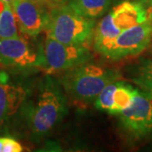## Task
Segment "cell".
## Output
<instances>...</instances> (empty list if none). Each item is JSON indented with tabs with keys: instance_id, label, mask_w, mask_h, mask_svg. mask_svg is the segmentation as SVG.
<instances>
[{
	"instance_id": "1",
	"label": "cell",
	"mask_w": 152,
	"mask_h": 152,
	"mask_svg": "<svg viewBox=\"0 0 152 152\" xmlns=\"http://www.w3.org/2000/svg\"><path fill=\"white\" fill-rule=\"evenodd\" d=\"M67 114V100L59 86L47 78L39 90L35 102L28 107V124L35 135L43 136Z\"/></svg>"
},
{
	"instance_id": "2",
	"label": "cell",
	"mask_w": 152,
	"mask_h": 152,
	"mask_svg": "<svg viewBox=\"0 0 152 152\" xmlns=\"http://www.w3.org/2000/svg\"><path fill=\"white\" fill-rule=\"evenodd\" d=\"M148 18V13L141 3L125 1L114 7L95 28L93 38L96 51L102 53L118 35Z\"/></svg>"
},
{
	"instance_id": "3",
	"label": "cell",
	"mask_w": 152,
	"mask_h": 152,
	"mask_svg": "<svg viewBox=\"0 0 152 152\" xmlns=\"http://www.w3.org/2000/svg\"><path fill=\"white\" fill-rule=\"evenodd\" d=\"M118 75L113 70L95 64H82L71 69L62 79V85L71 98L82 102L96 100L108 84Z\"/></svg>"
},
{
	"instance_id": "4",
	"label": "cell",
	"mask_w": 152,
	"mask_h": 152,
	"mask_svg": "<svg viewBox=\"0 0 152 152\" xmlns=\"http://www.w3.org/2000/svg\"><path fill=\"white\" fill-rule=\"evenodd\" d=\"M48 36L60 42L85 45L94 37L95 20L79 15L69 5L52 11L47 24Z\"/></svg>"
},
{
	"instance_id": "5",
	"label": "cell",
	"mask_w": 152,
	"mask_h": 152,
	"mask_svg": "<svg viewBox=\"0 0 152 152\" xmlns=\"http://www.w3.org/2000/svg\"><path fill=\"white\" fill-rule=\"evenodd\" d=\"M152 42V16L118 35L101 54L118 60L140 54Z\"/></svg>"
},
{
	"instance_id": "6",
	"label": "cell",
	"mask_w": 152,
	"mask_h": 152,
	"mask_svg": "<svg viewBox=\"0 0 152 152\" xmlns=\"http://www.w3.org/2000/svg\"><path fill=\"white\" fill-rule=\"evenodd\" d=\"M44 64L49 73L66 70L86 64L92 54L84 45L60 42L48 36L43 47Z\"/></svg>"
},
{
	"instance_id": "7",
	"label": "cell",
	"mask_w": 152,
	"mask_h": 152,
	"mask_svg": "<svg viewBox=\"0 0 152 152\" xmlns=\"http://www.w3.org/2000/svg\"><path fill=\"white\" fill-rule=\"evenodd\" d=\"M125 130L136 139L152 134V98L148 94H135L131 105L119 113Z\"/></svg>"
},
{
	"instance_id": "8",
	"label": "cell",
	"mask_w": 152,
	"mask_h": 152,
	"mask_svg": "<svg viewBox=\"0 0 152 152\" xmlns=\"http://www.w3.org/2000/svg\"><path fill=\"white\" fill-rule=\"evenodd\" d=\"M0 63L16 67H31L44 64L43 48L36 51L20 37L0 39Z\"/></svg>"
},
{
	"instance_id": "9",
	"label": "cell",
	"mask_w": 152,
	"mask_h": 152,
	"mask_svg": "<svg viewBox=\"0 0 152 152\" xmlns=\"http://www.w3.org/2000/svg\"><path fill=\"white\" fill-rule=\"evenodd\" d=\"M37 0H15L12 9L16 17L17 24L22 33L36 37L47 26L49 15Z\"/></svg>"
},
{
	"instance_id": "10",
	"label": "cell",
	"mask_w": 152,
	"mask_h": 152,
	"mask_svg": "<svg viewBox=\"0 0 152 152\" xmlns=\"http://www.w3.org/2000/svg\"><path fill=\"white\" fill-rule=\"evenodd\" d=\"M26 96L22 87L9 85L4 75H0V126L16 113Z\"/></svg>"
},
{
	"instance_id": "11",
	"label": "cell",
	"mask_w": 152,
	"mask_h": 152,
	"mask_svg": "<svg viewBox=\"0 0 152 152\" xmlns=\"http://www.w3.org/2000/svg\"><path fill=\"white\" fill-rule=\"evenodd\" d=\"M111 0H70L69 5L82 16L95 19L108 9Z\"/></svg>"
},
{
	"instance_id": "12",
	"label": "cell",
	"mask_w": 152,
	"mask_h": 152,
	"mask_svg": "<svg viewBox=\"0 0 152 152\" xmlns=\"http://www.w3.org/2000/svg\"><path fill=\"white\" fill-rule=\"evenodd\" d=\"M137 91V90L124 82H118V86L113 94V104L109 113L119 114L128 108L132 103Z\"/></svg>"
},
{
	"instance_id": "13",
	"label": "cell",
	"mask_w": 152,
	"mask_h": 152,
	"mask_svg": "<svg viewBox=\"0 0 152 152\" xmlns=\"http://www.w3.org/2000/svg\"><path fill=\"white\" fill-rule=\"evenodd\" d=\"M17 20L12 7L5 4L0 14V39L18 37Z\"/></svg>"
},
{
	"instance_id": "14",
	"label": "cell",
	"mask_w": 152,
	"mask_h": 152,
	"mask_svg": "<svg viewBox=\"0 0 152 152\" xmlns=\"http://www.w3.org/2000/svg\"><path fill=\"white\" fill-rule=\"evenodd\" d=\"M118 82H112L104 88L95 100L96 107L101 111L110 113L113 104V94Z\"/></svg>"
},
{
	"instance_id": "15",
	"label": "cell",
	"mask_w": 152,
	"mask_h": 152,
	"mask_svg": "<svg viewBox=\"0 0 152 152\" xmlns=\"http://www.w3.org/2000/svg\"><path fill=\"white\" fill-rule=\"evenodd\" d=\"M134 81L152 95V60L144 63L138 69Z\"/></svg>"
},
{
	"instance_id": "16",
	"label": "cell",
	"mask_w": 152,
	"mask_h": 152,
	"mask_svg": "<svg viewBox=\"0 0 152 152\" xmlns=\"http://www.w3.org/2000/svg\"><path fill=\"white\" fill-rule=\"evenodd\" d=\"M23 151L22 145L14 139L0 138V152H20Z\"/></svg>"
},
{
	"instance_id": "17",
	"label": "cell",
	"mask_w": 152,
	"mask_h": 152,
	"mask_svg": "<svg viewBox=\"0 0 152 152\" xmlns=\"http://www.w3.org/2000/svg\"><path fill=\"white\" fill-rule=\"evenodd\" d=\"M145 8L148 15L152 16V0H143V3H141Z\"/></svg>"
},
{
	"instance_id": "18",
	"label": "cell",
	"mask_w": 152,
	"mask_h": 152,
	"mask_svg": "<svg viewBox=\"0 0 152 152\" xmlns=\"http://www.w3.org/2000/svg\"><path fill=\"white\" fill-rule=\"evenodd\" d=\"M2 2H4V4H9V5H10L12 7L13 5V4H14V2L15 1V0H1Z\"/></svg>"
},
{
	"instance_id": "19",
	"label": "cell",
	"mask_w": 152,
	"mask_h": 152,
	"mask_svg": "<svg viewBox=\"0 0 152 152\" xmlns=\"http://www.w3.org/2000/svg\"><path fill=\"white\" fill-rule=\"evenodd\" d=\"M53 1H54V2H58V3H60V2H63V1H64V0H53Z\"/></svg>"
},
{
	"instance_id": "20",
	"label": "cell",
	"mask_w": 152,
	"mask_h": 152,
	"mask_svg": "<svg viewBox=\"0 0 152 152\" xmlns=\"http://www.w3.org/2000/svg\"><path fill=\"white\" fill-rule=\"evenodd\" d=\"M37 1H40V2H44V1H46V0H37Z\"/></svg>"
},
{
	"instance_id": "21",
	"label": "cell",
	"mask_w": 152,
	"mask_h": 152,
	"mask_svg": "<svg viewBox=\"0 0 152 152\" xmlns=\"http://www.w3.org/2000/svg\"><path fill=\"white\" fill-rule=\"evenodd\" d=\"M0 14H1V13H0Z\"/></svg>"
}]
</instances>
